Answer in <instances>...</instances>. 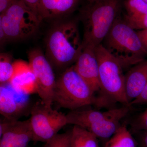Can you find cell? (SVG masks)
Masks as SVG:
<instances>
[{
	"mask_svg": "<svg viewBox=\"0 0 147 147\" xmlns=\"http://www.w3.org/2000/svg\"><path fill=\"white\" fill-rule=\"evenodd\" d=\"M46 47L47 58L57 69L75 63L83 49L76 24L67 21L54 27L47 36Z\"/></svg>",
	"mask_w": 147,
	"mask_h": 147,
	"instance_id": "cell-2",
	"label": "cell"
},
{
	"mask_svg": "<svg viewBox=\"0 0 147 147\" xmlns=\"http://www.w3.org/2000/svg\"><path fill=\"white\" fill-rule=\"evenodd\" d=\"M7 41V38L4 30L1 26H0V42L1 45H2L5 42Z\"/></svg>",
	"mask_w": 147,
	"mask_h": 147,
	"instance_id": "cell-27",
	"label": "cell"
},
{
	"mask_svg": "<svg viewBox=\"0 0 147 147\" xmlns=\"http://www.w3.org/2000/svg\"><path fill=\"white\" fill-rule=\"evenodd\" d=\"M22 1H24L30 8H31L39 16L38 6H39L40 0H22Z\"/></svg>",
	"mask_w": 147,
	"mask_h": 147,
	"instance_id": "cell-25",
	"label": "cell"
},
{
	"mask_svg": "<svg viewBox=\"0 0 147 147\" xmlns=\"http://www.w3.org/2000/svg\"><path fill=\"white\" fill-rule=\"evenodd\" d=\"M16 0H0V13H3Z\"/></svg>",
	"mask_w": 147,
	"mask_h": 147,
	"instance_id": "cell-26",
	"label": "cell"
},
{
	"mask_svg": "<svg viewBox=\"0 0 147 147\" xmlns=\"http://www.w3.org/2000/svg\"><path fill=\"white\" fill-rule=\"evenodd\" d=\"M146 103H147V84L141 94L136 99L131 101L129 103V105L131 106L132 105H140Z\"/></svg>",
	"mask_w": 147,
	"mask_h": 147,
	"instance_id": "cell-23",
	"label": "cell"
},
{
	"mask_svg": "<svg viewBox=\"0 0 147 147\" xmlns=\"http://www.w3.org/2000/svg\"><path fill=\"white\" fill-rule=\"evenodd\" d=\"M0 137V147H28L33 141L30 120L9 119L7 128Z\"/></svg>",
	"mask_w": 147,
	"mask_h": 147,
	"instance_id": "cell-12",
	"label": "cell"
},
{
	"mask_svg": "<svg viewBox=\"0 0 147 147\" xmlns=\"http://www.w3.org/2000/svg\"><path fill=\"white\" fill-rule=\"evenodd\" d=\"M130 105H123L105 111L83 108L66 115L68 124L77 125L90 131L97 138L110 139L120 126V122L130 111Z\"/></svg>",
	"mask_w": 147,
	"mask_h": 147,
	"instance_id": "cell-4",
	"label": "cell"
},
{
	"mask_svg": "<svg viewBox=\"0 0 147 147\" xmlns=\"http://www.w3.org/2000/svg\"><path fill=\"white\" fill-rule=\"evenodd\" d=\"M88 1L89 3H92L96 2L98 1H100V0H88Z\"/></svg>",
	"mask_w": 147,
	"mask_h": 147,
	"instance_id": "cell-29",
	"label": "cell"
},
{
	"mask_svg": "<svg viewBox=\"0 0 147 147\" xmlns=\"http://www.w3.org/2000/svg\"><path fill=\"white\" fill-rule=\"evenodd\" d=\"M94 94L72 65L56 80L53 101L61 108L72 111L98 104V98Z\"/></svg>",
	"mask_w": 147,
	"mask_h": 147,
	"instance_id": "cell-5",
	"label": "cell"
},
{
	"mask_svg": "<svg viewBox=\"0 0 147 147\" xmlns=\"http://www.w3.org/2000/svg\"><path fill=\"white\" fill-rule=\"evenodd\" d=\"M98 62L101 91L113 102L130 105L125 92V65L112 56L102 44L94 48Z\"/></svg>",
	"mask_w": 147,
	"mask_h": 147,
	"instance_id": "cell-6",
	"label": "cell"
},
{
	"mask_svg": "<svg viewBox=\"0 0 147 147\" xmlns=\"http://www.w3.org/2000/svg\"><path fill=\"white\" fill-rule=\"evenodd\" d=\"M122 0H100L89 3L81 12L84 27L83 47L101 44L119 15Z\"/></svg>",
	"mask_w": 147,
	"mask_h": 147,
	"instance_id": "cell-1",
	"label": "cell"
},
{
	"mask_svg": "<svg viewBox=\"0 0 147 147\" xmlns=\"http://www.w3.org/2000/svg\"><path fill=\"white\" fill-rule=\"evenodd\" d=\"M29 119L33 141L46 143L67 124L66 115L42 102H37L30 109Z\"/></svg>",
	"mask_w": 147,
	"mask_h": 147,
	"instance_id": "cell-8",
	"label": "cell"
},
{
	"mask_svg": "<svg viewBox=\"0 0 147 147\" xmlns=\"http://www.w3.org/2000/svg\"><path fill=\"white\" fill-rule=\"evenodd\" d=\"M79 0H40L38 15L42 19L59 18L71 13Z\"/></svg>",
	"mask_w": 147,
	"mask_h": 147,
	"instance_id": "cell-15",
	"label": "cell"
},
{
	"mask_svg": "<svg viewBox=\"0 0 147 147\" xmlns=\"http://www.w3.org/2000/svg\"><path fill=\"white\" fill-rule=\"evenodd\" d=\"M42 21L22 0H16L0 16L7 41L24 39L36 31Z\"/></svg>",
	"mask_w": 147,
	"mask_h": 147,
	"instance_id": "cell-7",
	"label": "cell"
},
{
	"mask_svg": "<svg viewBox=\"0 0 147 147\" xmlns=\"http://www.w3.org/2000/svg\"><path fill=\"white\" fill-rule=\"evenodd\" d=\"M13 63L11 56L7 53H1L0 55V83L8 84L10 82L13 72Z\"/></svg>",
	"mask_w": 147,
	"mask_h": 147,
	"instance_id": "cell-18",
	"label": "cell"
},
{
	"mask_svg": "<svg viewBox=\"0 0 147 147\" xmlns=\"http://www.w3.org/2000/svg\"><path fill=\"white\" fill-rule=\"evenodd\" d=\"M124 19L134 30L147 29V13L137 17L125 15Z\"/></svg>",
	"mask_w": 147,
	"mask_h": 147,
	"instance_id": "cell-21",
	"label": "cell"
},
{
	"mask_svg": "<svg viewBox=\"0 0 147 147\" xmlns=\"http://www.w3.org/2000/svg\"><path fill=\"white\" fill-rule=\"evenodd\" d=\"M144 1L145 2H146L147 3V0H144Z\"/></svg>",
	"mask_w": 147,
	"mask_h": 147,
	"instance_id": "cell-30",
	"label": "cell"
},
{
	"mask_svg": "<svg viewBox=\"0 0 147 147\" xmlns=\"http://www.w3.org/2000/svg\"><path fill=\"white\" fill-rule=\"evenodd\" d=\"M101 44L127 67L145 60L147 56L137 32L119 15Z\"/></svg>",
	"mask_w": 147,
	"mask_h": 147,
	"instance_id": "cell-3",
	"label": "cell"
},
{
	"mask_svg": "<svg viewBox=\"0 0 147 147\" xmlns=\"http://www.w3.org/2000/svg\"><path fill=\"white\" fill-rule=\"evenodd\" d=\"M95 48L83 47L74 67L94 93L101 91L98 62Z\"/></svg>",
	"mask_w": 147,
	"mask_h": 147,
	"instance_id": "cell-11",
	"label": "cell"
},
{
	"mask_svg": "<svg viewBox=\"0 0 147 147\" xmlns=\"http://www.w3.org/2000/svg\"><path fill=\"white\" fill-rule=\"evenodd\" d=\"M123 4L127 16L137 17L147 13V3L144 0H125Z\"/></svg>",
	"mask_w": 147,
	"mask_h": 147,
	"instance_id": "cell-19",
	"label": "cell"
},
{
	"mask_svg": "<svg viewBox=\"0 0 147 147\" xmlns=\"http://www.w3.org/2000/svg\"><path fill=\"white\" fill-rule=\"evenodd\" d=\"M29 64L36 82L37 93L42 102L52 107L56 80L52 65L39 49H33L28 53Z\"/></svg>",
	"mask_w": 147,
	"mask_h": 147,
	"instance_id": "cell-9",
	"label": "cell"
},
{
	"mask_svg": "<svg viewBox=\"0 0 147 147\" xmlns=\"http://www.w3.org/2000/svg\"><path fill=\"white\" fill-rule=\"evenodd\" d=\"M137 33L142 45L147 53V29L139 30Z\"/></svg>",
	"mask_w": 147,
	"mask_h": 147,
	"instance_id": "cell-24",
	"label": "cell"
},
{
	"mask_svg": "<svg viewBox=\"0 0 147 147\" xmlns=\"http://www.w3.org/2000/svg\"><path fill=\"white\" fill-rule=\"evenodd\" d=\"M14 72L9 82L14 90L24 94L37 93L35 78L28 62L16 60L13 63Z\"/></svg>",
	"mask_w": 147,
	"mask_h": 147,
	"instance_id": "cell-13",
	"label": "cell"
},
{
	"mask_svg": "<svg viewBox=\"0 0 147 147\" xmlns=\"http://www.w3.org/2000/svg\"><path fill=\"white\" fill-rule=\"evenodd\" d=\"M141 144L142 147H147V131L142 137Z\"/></svg>",
	"mask_w": 147,
	"mask_h": 147,
	"instance_id": "cell-28",
	"label": "cell"
},
{
	"mask_svg": "<svg viewBox=\"0 0 147 147\" xmlns=\"http://www.w3.org/2000/svg\"><path fill=\"white\" fill-rule=\"evenodd\" d=\"M133 127L137 131H147V109L136 119Z\"/></svg>",
	"mask_w": 147,
	"mask_h": 147,
	"instance_id": "cell-22",
	"label": "cell"
},
{
	"mask_svg": "<svg viewBox=\"0 0 147 147\" xmlns=\"http://www.w3.org/2000/svg\"><path fill=\"white\" fill-rule=\"evenodd\" d=\"M104 147H137L136 142L126 124L121 125L115 133L107 141Z\"/></svg>",
	"mask_w": 147,
	"mask_h": 147,
	"instance_id": "cell-17",
	"label": "cell"
},
{
	"mask_svg": "<svg viewBox=\"0 0 147 147\" xmlns=\"http://www.w3.org/2000/svg\"><path fill=\"white\" fill-rule=\"evenodd\" d=\"M70 131L58 134L45 143L44 147H71Z\"/></svg>",
	"mask_w": 147,
	"mask_h": 147,
	"instance_id": "cell-20",
	"label": "cell"
},
{
	"mask_svg": "<svg viewBox=\"0 0 147 147\" xmlns=\"http://www.w3.org/2000/svg\"><path fill=\"white\" fill-rule=\"evenodd\" d=\"M71 147H99L95 135L77 125H74L71 130Z\"/></svg>",
	"mask_w": 147,
	"mask_h": 147,
	"instance_id": "cell-16",
	"label": "cell"
},
{
	"mask_svg": "<svg viewBox=\"0 0 147 147\" xmlns=\"http://www.w3.org/2000/svg\"><path fill=\"white\" fill-rule=\"evenodd\" d=\"M28 95L18 92L9 83L1 84L0 113L8 119L17 120L28 110Z\"/></svg>",
	"mask_w": 147,
	"mask_h": 147,
	"instance_id": "cell-10",
	"label": "cell"
},
{
	"mask_svg": "<svg viewBox=\"0 0 147 147\" xmlns=\"http://www.w3.org/2000/svg\"><path fill=\"white\" fill-rule=\"evenodd\" d=\"M147 84V60L133 66L125 74V92L129 103L141 94Z\"/></svg>",
	"mask_w": 147,
	"mask_h": 147,
	"instance_id": "cell-14",
	"label": "cell"
}]
</instances>
